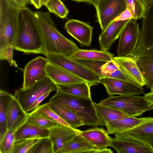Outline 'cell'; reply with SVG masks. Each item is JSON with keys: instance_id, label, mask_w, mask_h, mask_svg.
Wrapping results in <instances>:
<instances>
[{"instance_id": "6da1fadb", "label": "cell", "mask_w": 153, "mask_h": 153, "mask_svg": "<svg viewBox=\"0 0 153 153\" xmlns=\"http://www.w3.org/2000/svg\"><path fill=\"white\" fill-rule=\"evenodd\" d=\"M35 22L43 44L44 54L69 56L79 49L76 45L62 35L56 28L50 13L34 12Z\"/></svg>"}, {"instance_id": "7a4b0ae2", "label": "cell", "mask_w": 153, "mask_h": 153, "mask_svg": "<svg viewBox=\"0 0 153 153\" xmlns=\"http://www.w3.org/2000/svg\"><path fill=\"white\" fill-rule=\"evenodd\" d=\"M14 48L25 53L44 54L43 44L36 24L34 12L27 7L20 9Z\"/></svg>"}, {"instance_id": "3957f363", "label": "cell", "mask_w": 153, "mask_h": 153, "mask_svg": "<svg viewBox=\"0 0 153 153\" xmlns=\"http://www.w3.org/2000/svg\"><path fill=\"white\" fill-rule=\"evenodd\" d=\"M49 101L56 102L72 111L82 120L84 125L103 126L91 98L74 96L57 90Z\"/></svg>"}, {"instance_id": "277c9868", "label": "cell", "mask_w": 153, "mask_h": 153, "mask_svg": "<svg viewBox=\"0 0 153 153\" xmlns=\"http://www.w3.org/2000/svg\"><path fill=\"white\" fill-rule=\"evenodd\" d=\"M21 8L12 0H0V51L13 46Z\"/></svg>"}, {"instance_id": "5b68a950", "label": "cell", "mask_w": 153, "mask_h": 153, "mask_svg": "<svg viewBox=\"0 0 153 153\" xmlns=\"http://www.w3.org/2000/svg\"><path fill=\"white\" fill-rule=\"evenodd\" d=\"M99 103L135 117H140L144 112L153 109V106L150 105L144 96L137 95L110 96Z\"/></svg>"}, {"instance_id": "8992f818", "label": "cell", "mask_w": 153, "mask_h": 153, "mask_svg": "<svg viewBox=\"0 0 153 153\" xmlns=\"http://www.w3.org/2000/svg\"><path fill=\"white\" fill-rule=\"evenodd\" d=\"M136 61L147 56H153V4L147 10L145 17L142 19L137 45L128 56Z\"/></svg>"}, {"instance_id": "52a82bcc", "label": "cell", "mask_w": 153, "mask_h": 153, "mask_svg": "<svg viewBox=\"0 0 153 153\" xmlns=\"http://www.w3.org/2000/svg\"><path fill=\"white\" fill-rule=\"evenodd\" d=\"M46 56L50 63L68 70L94 85L100 83L101 78L98 75L68 56L49 54Z\"/></svg>"}, {"instance_id": "ba28073f", "label": "cell", "mask_w": 153, "mask_h": 153, "mask_svg": "<svg viewBox=\"0 0 153 153\" xmlns=\"http://www.w3.org/2000/svg\"><path fill=\"white\" fill-rule=\"evenodd\" d=\"M56 85L47 76L25 89L16 90L14 97L27 112L30 106L39 97L47 91H57Z\"/></svg>"}, {"instance_id": "9c48e42d", "label": "cell", "mask_w": 153, "mask_h": 153, "mask_svg": "<svg viewBox=\"0 0 153 153\" xmlns=\"http://www.w3.org/2000/svg\"><path fill=\"white\" fill-rule=\"evenodd\" d=\"M93 5L102 31L127 7L125 0H100Z\"/></svg>"}, {"instance_id": "30bf717a", "label": "cell", "mask_w": 153, "mask_h": 153, "mask_svg": "<svg viewBox=\"0 0 153 153\" xmlns=\"http://www.w3.org/2000/svg\"><path fill=\"white\" fill-rule=\"evenodd\" d=\"M133 18L129 19L120 36L117 56H128L136 48L139 41L140 30L138 24Z\"/></svg>"}, {"instance_id": "8fae6325", "label": "cell", "mask_w": 153, "mask_h": 153, "mask_svg": "<svg viewBox=\"0 0 153 153\" xmlns=\"http://www.w3.org/2000/svg\"><path fill=\"white\" fill-rule=\"evenodd\" d=\"M100 83L105 87L110 96L115 94L139 96L144 92L142 86L131 81L103 78L101 79Z\"/></svg>"}, {"instance_id": "7c38bea8", "label": "cell", "mask_w": 153, "mask_h": 153, "mask_svg": "<svg viewBox=\"0 0 153 153\" xmlns=\"http://www.w3.org/2000/svg\"><path fill=\"white\" fill-rule=\"evenodd\" d=\"M49 62L47 58L37 57L29 62L25 67L22 89H25L47 76Z\"/></svg>"}, {"instance_id": "4fadbf2b", "label": "cell", "mask_w": 153, "mask_h": 153, "mask_svg": "<svg viewBox=\"0 0 153 153\" xmlns=\"http://www.w3.org/2000/svg\"><path fill=\"white\" fill-rule=\"evenodd\" d=\"M115 137L135 140L153 146V117L128 130L115 133Z\"/></svg>"}, {"instance_id": "5bb4252c", "label": "cell", "mask_w": 153, "mask_h": 153, "mask_svg": "<svg viewBox=\"0 0 153 153\" xmlns=\"http://www.w3.org/2000/svg\"><path fill=\"white\" fill-rule=\"evenodd\" d=\"M49 138L53 146V153H56L75 137L80 130L59 124L48 129Z\"/></svg>"}, {"instance_id": "9a60e30c", "label": "cell", "mask_w": 153, "mask_h": 153, "mask_svg": "<svg viewBox=\"0 0 153 153\" xmlns=\"http://www.w3.org/2000/svg\"><path fill=\"white\" fill-rule=\"evenodd\" d=\"M64 27L67 33L81 45L87 47L91 45L93 27L85 22L74 19L66 22Z\"/></svg>"}, {"instance_id": "2e32d148", "label": "cell", "mask_w": 153, "mask_h": 153, "mask_svg": "<svg viewBox=\"0 0 153 153\" xmlns=\"http://www.w3.org/2000/svg\"><path fill=\"white\" fill-rule=\"evenodd\" d=\"M129 80L140 85H146L144 77L136 61L129 56L114 57L112 60Z\"/></svg>"}, {"instance_id": "e0dca14e", "label": "cell", "mask_w": 153, "mask_h": 153, "mask_svg": "<svg viewBox=\"0 0 153 153\" xmlns=\"http://www.w3.org/2000/svg\"><path fill=\"white\" fill-rule=\"evenodd\" d=\"M28 114L22 108L14 96L12 95L7 109V130L16 131L25 122Z\"/></svg>"}, {"instance_id": "ac0fdd59", "label": "cell", "mask_w": 153, "mask_h": 153, "mask_svg": "<svg viewBox=\"0 0 153 153\" xmlns=\"http://www.w3.org/2000/svg\"><path fill=\"white\" fill-rule=\"evenodd\" d=\"M129 20L113 21L102 31L99 38L101 50L108 51L110 49L114 41L120 37Z\"/></svg>"}, {"instance_id": "d6986e66", "label": "cell", "mask_w": 153, "mask_h": 153, "mask_svg": "<svg viewBox=\"0 0 153 153\" xmlns=\"http://www.w3.org/2000/svg\"><path fill=\"white\" fill-rule=\"evenodd\" d=\"M109 149L95 148L79 134L75 137L57 153H112Z\"/></svg>"}, {"instance_id": "ffe728a7", "label": "cell", "mask_w": 153, "mask_h": 153, "mask_svg": "<svg viewBox=\"0 0 153 153\" xmlns=\"http://www.w3.org/2000/svg\"><path fill=\"white\" fill-rule=\"evenodd\" d=\"M110 146L118 153H153L151 146L129 139L111 137Z\"/></svg>"}, {"instance_id": "44dd1931", "label": "cell", "mask_w": 153, "mask_h": 153, "mask_svg": "<svg viewBox=\"0 0 153 153\" xmlns=\"http://www.w3.org/2000/svg\"><path fill=\"white\" fill-rule=\"evenodd\" d=\"M97 127L84 131L80 130L79 134L95 148L100 150L106 149L110 146L111 137L104 128Z\"/></svg>"}, {"instance_id": "7402d4cb", "label": "cell", "mask_w": 153, "mask_h": 153, "mask_svg": "<svg viewBox=\"0 0 153 153\" xmlns=\"http://www.w3.org/2000/svg\"><path fill=\"white\" fill-rule=\"evenodd\" d=\"M47 76L56 84H66L85 81L68 70L49 63L46 69Z\"/></svg>"}, {"instance_id": "603a6c76", "label": "cell", "mask_w": 153, "mask_h": 153, "mask_svg": "<svg viewBox=\"0 0 153 153\" xmlns=\"http://www.w3.org/2000/svg\"><path fill=\"white\" fill-rule=\"evenodd\" d=\"M152 117L140 118L128 117L104 123L107 132L113 134L132 128L140 123L149 120Z\"/></svg>"}, {"instance_id": "cb8c5ba5", "label": "cell", "mask_w": 153, "mask_h": 153, "mask_svg": "<svg viewBox=\"0 0 153 153\" xmlns=\"http://www.w3.org/2000/svg\"><path fill=\"white\" fill-rule=\"evenodd\" d=\"M49 134L48 129L25 123L15 131V142L28 139L49 137Z\"/></svg>"}, {"instance_id": "d4e9b609", "label": "cell", "mask_w": 153, "mask_h": 153, "mask_svg": "<svg viewBox=\"0 0 153 153\" xmlns=\"http://www.w3.org/2000/svg\"><path fill=\"white\" fill-rule=\"evenodd\" d=\"M48 103L51 108L70 127L76 128L84 125L82 119L71 110L54 101H49Z\"/></svg>"}, {"instance_id": "484cf974", "label": "cell", "mask_w": 153, "mask_h": 153, "mask_svg": "<svg viewBox=\"0 0 153 153\" xmlns=\"http://www.w3.org/2000/svg\"><path fill=\"white\" fill-rule=\"evenodd\" d=\"M114 55L108 51L97 50L80 49L71 53L68 56L72 59H80L100 61H111Z\"/></svg>"}, {"instance_id": "4316f807", "label": "cell", "mask_w": 153, "mask_h": 153, "mask_svg": "<svg viewBox=\"0 0 153 153\" xmlns=\"http://www.w3.org/2000/svg\"><path fill=\"white\" fill-rule=\"evenodd\" d=\"M56 85L57 90L74 96L87 98H91L90 88L94 85L92 83L86 81Z\"/></svg>"}, {"instance_id": "83f0119b", "label": "cell", "mask_w": 153, "mask_h": 153, "mask_svg": "<svg viewBox=\"0 0 153 153\" xmlns=\"http://www.w3.org/2000/svg\"><path fill=\"white\" fill-rule=\"evenodd\" d=\"M93 103L97 114L104 123L129 117L117 110L94 102Z\"/></svg>"}, {"instance_id": "f1b7e54d", "label": "cell", "mask_w": 153, "mask_h": 153, "mask_svg": "<svg viewBox=\"0 0 153 153\" xmlns=\"http://www.w3.org/2000/svg\"><path fill=\"white\" fill-rule=\"evenodd\" d=\"M145 79L147 88L153 89V56H147L136 61Z\"/></svg>"}, {"instance_id": "f546056e", "label": "cell", "mask_w": 153, "mask_h": 153, "mask_svg": "<svg viewBox=\"0 0 153 153\" xmlns=\"http://www.w3.org/2000/svg\"><path fill=\"white\" fill-rule=\"evenodd\" d=\"M12 95L6 91H0V141L7 131V107Z\"/></svg>"}, {"instance_id": "4dcf8cb0", "label": "cell", "mask_w": 153, "mask_h": 153, "mask_svg": "<svg viewBox=\"0 0 153 153\" xmlns=\"http://www.w3.org/2000/svg\"><path fill=\"white\" fill-rule=\"evenodd\" d=\"M32 111L58 123L70 127L51 108L48 102L39 105Z\"/></svg>"}, {"instance_id": "1f68e13d", "label": "cell", "mask_w": 153, "mask_h": 153, "mask_svg": "<svg viewBox=\"0 0 153 153\" xmlns=\"http://www.w3.org/2000/svg\"><path fill=\"white\" fill-rule=\"evenodd\" d=\"M38 127L49 129L59 123L50 120L32 111L28 113L25 123Z\"/></svg>"}, {"instance_id": "d6a6232c", "label": "cell", "mask_w": 153, "mask_h": 153, "mask_svg": "<svg viewBox=\"0 0 153 153\" xmlns=\"http://www.w3.org/2000/svg\"><path fill=\"white\" fill-rule=\"evenodd\" d=\"M127 7L136 20L145 17L146 8L142 0H125Z\"/></svg>"}, {"instance_id": "836d02e7", "label": "cell", "mask_w": 153, "mask_h": 153, "mask_svg": "<svg viewBox=\"0 0 153 153\" xmlns=\"http://www.w3.org/2000/svg\"><path fill=\"white\" fill-rule=\"evenodd\" d=\"M45 6L49 13L62 19L66 17L69 10L61 0H48Z\"/></svg>"}, {"instance_id": "e575fe53", "label": "cell", "mask_w": 153, "mask_h": 153, "mask_svg": "<svg viewBox=\"0 0 153 153\" xmlns=\"http://www.w3.org/2000/svg\"><path fill=\"white\" fill-rule=\"evenodd\" d=\"M27 153H53L52 143L49 137L40 139Z\"/></svg>"}, {"instance_id": "d590c367", "label": "cell", "mask_w": 153, "mask_h": 153, "mask_svg": "<svg viewBox=\"0 0 153 153\" xmlns=\"http://www.w3.org/2000/svg\"><path fill=\"white\" fill-rule=\"evenodd\" d=\"M14 130H7L0 141V153H11L15 142V131Z\"/></svg>"}, {"instance_id": "8d00e7d4", "label": "cell", "mask_w": 153, "mask_h": 153, "mask_svg": "<svg viewBox=\"0 0 153 153\" xmlns=\"http://www.w3.org/2000/svg\"><path fill=\"white\" fill-rule=\"evenodd\" d=\"M74 60L93 71L101 79L104 78L103 74L101 68L107 62L80 59Z\"/></svg>"}, {"instance_id": "74e56055", "label": "cell", "mask_w": 153, "mask_h": 153, "mask_svg": "<svg viewBox=\"0 0 153 153\" xmlns=\"http://www.w3.org/2000/svg\"><path fill=\"white\" fill-rule=\"evenodd\" d=\"M40 139H28L15 142L11 153H27Z\"/></svg>"}, {"instance_id": "f35d334b", "label": "cell", "mask_w": 153, "mask_h": 153, "mask_svg": "<svg viewBox=\"0 0 153 153\" xmlns=\"http://www.w3.org/2000/svg\"><path fill=\"white\" fill-rule=\"evenodd\" d=\"M14 46H10L0 51V59L1 60H7L11 66L17 67L16 62L13 59Z\"/></svg>"}, {"instance_id": "ab89813d", "label": "cell", "mask_w": 153, "mask_h": 153, "mask_svg": "<svg viewBox=\"0 0 153 153\" xmlns=\"http://www.w3.org/2000/svg\"><path fill=\"white\" fill-rule=\"evenodd\" d=\"M104 78H113L127 81H130L126 75L119 69L111 72L104 74Z\"/></svg>"}, {"instance_id": "60d3db41", "label": "cell", "mask_w": 153, "mask_h": 153, "mask_svg": "<svg viewBox=\"0 0 153 153\" xmlns=\"http://www.w3.org/2000/svg\"><path fill=\"white\" fill-rule=\"evenodd\" d=\"M119 69L117 65L112 61L107 62L102 67L101 70L104 74L113 72Z\"/></svg>"}, {"instance_id": "b9f144b4", "label": "cell", "mask_w": 153, "mask_h": 153, "mask_svg": "<svg viewBox=\"0 0 153 153\" xmlns=\"http://www.w3.org/2000/svg\"><path fill=\"white\" fill-rule=\"evenodd\" d=\"M51 92V91H47L37 99L28 108L27 112H28L34 110L43 100L48 96Z\"/></svg>"}, {"instance_id": "7bdbcfd3", "label": "cell", "mask_w": 153, "mask_h": 153, "mask_svg": "<svg viewBox=\"0 0 153 153\" xmlns=\"http://www.w3.org/2000/svg\"><path fill=\"white\" fill-rule=\"evenodd\" d=\"M132 18H133V16L127 6L126 9L118 16L113 21L127 20Z\"/></svg>"}, {"instance_id": "ee69618b", "label": "cell", "mask_w": 153, "mask_h": 153, "mask_svg": "<svg viewBox=\"0 0 153 153\" xmlns=\"http://www.w3.org/2000/svg\"><path fill=\"white\" fill-rule=\"evenodd\" d=\"M16 5L21 8L25 7L31 4L29 0H12Z\"/></svg>"}, {"instance_id": "f6af8a7d", "label": "cell", "mask_w": 153, "mask_h": 153, "mask_svg": "<svg viewBox=\"0 0 153 153\" xmlns=\"http://www.w3.org/2000/svg\"><path fill=\"white\" fill-rule=\"evenodd\" d=\"M144 96L150 105L153 106V91L144 94Z\"/></svg>"}, {"instance_id": "bcb514c9", "label": "cell", "mask_w": 153, "mask_h": 153, "mask_svg": "<svg viewBox=\"0 0 153 153\" xmlns=\"http://www.w3.org/2000/svg\"><path fill=\"white\" fill-rule=\"evenodd\" d=\"M78 2H85L92 4L93 5L100 0H70Z\"/></svg>"}, {"instance_id": "7dc6e473", "label": "cell", "mask_w": 153, "mask_h": 153, "mask_svg": "<svg viewBox=\"0 0 153 153\" xmlns=\"http://www.w3.org/2000/svg\"><path fill=\"white\" fill-rule=\"evenodd\" d=\"M31 4L37 9H39L42 6L41 4L40 0H31Z\"/></svg>"}, {"instance_id": "c3c4849f", "label": "cell", "mask_w": 153, "mask_h": 153, "mask_svg": "<svg viewBox=\"0 0 153 153\" xmlns=\"http://www.w3.org/2000/svg\"><path fill=\"white\" fill-rule=\"evenodd\" d=\"M144 3L147 10L153 4V0H142Z\"/></svg>"}, {"instance_id": "681fc988", "label": "cell", "mask_w": 153, "mask_h": 153, "mask_svg": "<svg viewBox=\"0 0 153 153\" xmlns=\"http://www.w3.org/2000/svg\"><path fill=\"white\" fill-rule=\"evenodd\" d=\"M48 0H40L41 4L42 6H45Z\"/></svg>"}, {"instance_id": "f907efd6", "label": "cell", "mask_w": 153, "mask_h": 153, "mask_svg": "<svg viewBox=\"0 0 153 153\" xmlns=\"http://www.w3.org/2000/svg\"><path fill=\"white\" fill-rule=\"evenodd\" d=\"M151 147L152 148V149H153V146H151Z\"/></svg>"}, {"instance_id": "816d5d0a", "label": "cell", "mask_w": 153, "mask_h": 153, "mask_svg": "<svg viewBox=\"0 0 153 153\" xmlns=\"http://www.w3.org/2000/svg\"><path fill=\"white\" fill-rule=\"evenodd\" d=\"M30 1V2H31V0H29Z\"/></svg>"}, {"instance_id": "f5cc1de1", "label": "cell", "mask_w": 153, "mask_h": 153, "mask_svg": "<svg viewBox=\"0 0 153 153\" xmlns=\"http://www.w3.org/2000/svg\"><path fill=\"white\" fill-rule=\"evenodd\" d=\"M153 91V89L152 90V91Z\"/></svg>"}]
</instances>
